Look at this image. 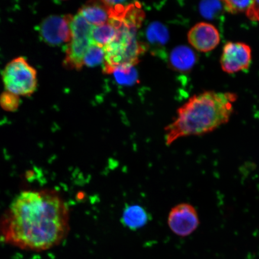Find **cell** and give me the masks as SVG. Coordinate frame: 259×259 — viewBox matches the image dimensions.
I'll return each instance as SVG.
<instances>
[{
    "mask_svg": "<svg viewBox=\"0 0 259 259\" xmlns=\"http://www.w3.org/2000/svg\"><path fill=\"white\" fill-rule=\"evenodd\" d=\"M69 231V208L59 194L50 189L19 193L0 216V238L22 250H50Z\"/></svg>",
    "mask_w": 259,
    "mask_h": 259,
    "instance_id": "1",
    "label": "cell"
},
{
    "mask_svg": "<svg viewBox=\"0 0 259 259\" xmlns=\"http://www.w3.org/2000/svg\"><path fill=\"white\" fill-rule=\"evenodd\" d=\"M238 96L234 93L205 92L180 107L176 119L165 128L167 145L181 138L208 134L226 124Z\"/></svg>",
    "mask_w": 259,
    "mask_h": 259,
    "instance_id": "2",
    "label": "cell"
},
{
    "mask_svg": "<svg viewBox=\"0 0 259 259\" xmlns=\"http://www.w3.org/2000/svg\"><path fill=\"white\" fill-rule=\"evenodd\" d=\"M117 29V34L111 44L104 48V71L112 73L115 68L122 66H135L145 48L137 38L139 26L122 18L110 19Z\"/></svg>",
    "mask_w": 259,
    "mask_h": 259,
    "instance_id": "3",
    "label": "cell"
},
{
    "mask_svg": "<svg viewBox=\"0 0 259 259\" xmlns=\"http://www.w3.org/2000/svg\"><path fill=\"white\" fill-rule=\"evenodd\" d=\"M5 89L20 97H30L37 89V73L27 58H13L2 72Z\"/></svg>",
    "mask_w": 259,
    "mask_h": 259,
    "instance_id": "4",
    "label": "cell"
},
{
    "mask_svg": "<svg viewBox=\"0 0 259 259\" xmlns=\"http://www.w3.org/2000/svg\"><path fill=\"white\" fill-rule=\"evenodd\" d=\"M71 39L67 45L64 66L69 69L80 70L89 48L95 44L93 40V25L79 14L72 16L70 21Z\"/></svg>",
    "mask_w": 259,
    "mask_h": 259,
    "instance_id": "5",
    "label": "cell"
},
{
    "mask_svg": "<svg viewBox=\"0 0 259 259\" xmlns=\"http://www.w3.org/2000/svg\"><path fill=\"white\" fill-rule=\"evenodd\" d=\"M251 60L250 46L242 42L230 41L223 47L220 64L225 72L234 74L248 69Z\"/></svg>",
    "mask_w": 259,
    "mask_h": 259,
    "instance_id": "6",
    "label": "cell"
},
{
    "mask_svg": "<svg viewBox=\"0 0 259 259\" xmlns=\"http://www.w3.org/2000/svg\"><path fill=\"white\" fill-rule=\"evenodd\" d=\"M71 18L70 15H51L45 18L38 27V33L41 39L51 46H60L69 42Z\"/></svg>",
    "mask_w": 259,
    "mask_h": 259,
    "instance_id": "7",
    "label": "cell"
},
{
    "mask_svg": "<svg viewBox=\"0 0 259 259\" xmlns=\"http://www.w3.org/2000/svg\"><path fill=\"white\" fill-rule=\"evenodd\" d=\"M168 225L175 234L189 236L199 225V219L195 208L189 203H181L171 209L168 216Z\"/></svg>",
    "mask_w": 259,
    "mask_h": 259,
    "instance_id": "8",
    "label": "cell"
},
{
    "mask_svg": "<svg viewBox=\"0 0 259 259\" xmlns=\"http://www.w3.org/2000/svg\"><path fill=\"white\" fill-rule=\"evenodd\" d=\"M188 41L200 53H208L218 47L220 35L214 25L202 22L194 25L187 34Z\"/></svg>",
    "mask_w": 259,
    "mask_h": 259,
    "instance_id": "9",
    "label": "cell"
},
{
    "mask_svg": "<svg viewBox=\"0 0 259 259\" xmlns=\"http://www.w3.org/2000/svg\"><path fill=\"white\" fill-rule=\"evenodd\" d=\"M197 61V56L192 49L186 46L174 48L169 57V64L174 70L185 73L192 69Z\"/></svg>",
    "mask_w": 259,
    "mask_h": 259,
    "instance_id": "10",
    "label": "cell"
},
{
    "mask_svg": "<svg viewBox=\"0 0 259 259\" xmlns=\"http://www.w3.org/2000/svg\"><path fill=\"white\" fill-rule=\"evenodd\" d=\"M78 14L93 26L104 24L110 19L109 9L104 1L83 6Z\"/></svg>",
    "mask_w": 259,
    "mask_h": 259,
    "instance_id": "11",
    "label": "cell"
},
{
    "mask_svg": "<svg viewBox=\"0 0 259 259\" xmlns=\"http://www.w3.org/2000/svg\"><path fill=\"white\" fill-rule=\"evenodd\" d=\"M149 215L143 207L133 205L126 206L122 212V224L131 230L142 228L148 222Z\"/></svg>",
    "mask_w": 259,
    "mask_h": 259,
    "instance_id": "12",
    "label": "cell"
},
{
    "mask_svg": "<svg viewBox=\"0 0 259 259\" xmlns=\"http://www.w3.org/2000/svg\"><path fill=\"white\" fill-rule=\"evenodd\" d=\"M117 29L111 21L101 25L93 26V40L95 44L103 48L115 39Z\"/></svg>",
    "mask_w": 259,
    "mask_h": 259,
    "instance_id": "13",
    "label": "cell"
},
{
    "mask_svg": "<svg viewBox=\"0 0 259 259\" xmlns=\"http://www.w3.org/2000/svg\"><path fill=\"white\" fill-rule=\"evenodd\" d=\"M119 84L122 85H134L138 80L137 70L133 66H122L115 68L112 73Z\"/></svg>",
    "mask_w": 259,
    "mask_h": 259,
    "instance_id": "14",
    "label": "cell"
},
{
    "mask_svg": "<svg viewBox=\"0 0 259 259\" xmlns=\"http://www.w3.org/2000/svg\"><path fill=\"white\" fill-rule=\"evenodd\" d=\"M147 37L151 44L164 45L168 40L167 28L158 22H154L148 27Z\"/></svg>",
    "mask_w": 259,
    "mask_h": 259,
    "instance_id": "15",
    "label": "cell"
},
{
    "mask_svg": "<svg viewBox=\"0 0 259 259\" xmlns=\"http://www.w3.org/2000/svg\"><path fill=\"white\" fill-rule=\"evenodd\" d=\"M105 53L104 48L95 44L87 50L83 57V65L89 67H94L104 63Z\"/></svg>",
    "mask_w": 259,
    "mask_h": 259,
    "instance_id": "16",
    "label": "cell"
},
{
    "mask_svg": "<svg viewBox=\"0 0 259 259\" xmlns=\"http://www.w3.org/2000/svg\"><path fill=\"white\" fill-rule=\"evenodd\" d=\"M22 103L21 97L5 90L0 95V107L6 112L17 111Z\"/></svg>",
    "mask_w": 259,
    "mask_h": 259,
    "instance_id": "17",
    "label": "cell"
},
{
    "mask_svg": "<svg viewBox=\"0 0 259 259\" xmlns=\"http://www.w3.org/2000/svg\"><path fill=\"white\" fill-rule=\"evenodd\" d=\"M226 11L230 14H236L247 11L252 1H224L222 2Z\"/></svg>",
    "mask_w": 259,
    "mask_h": 259,
    "instance_id": "18",
    "label": "cell"
},
{
    "mask_svg": "<svg viewBox=\"0 0 259 259\" xmlns=\"http://www.w3.org/2000/svg\"><path fill=\"white\" fill-rule=\"evenodd\" d=\"M220 3L219 2H202L200 5L201 14L206 18H212L215 13L221 8Z\"/></svg>",
    "mask_w": 259,
    "mask_h": 259,
    "instance_id": "19",
    "label": "cell"
},
{
    "mask_svg": "<svg viewBox=\"0 0 259 259\" xmlns=\"http://www.w3.org/2000/svg\"><path fill=\"white\" fill-rule=\"evenodd\" d=\"M246 14L250 20L259 22V1H252Z\"/></svg>",
    "mask_w": 259,
    "mask_h": 259,
    "instance_id": "20",
    "label": "cell"
}]
</instances>
